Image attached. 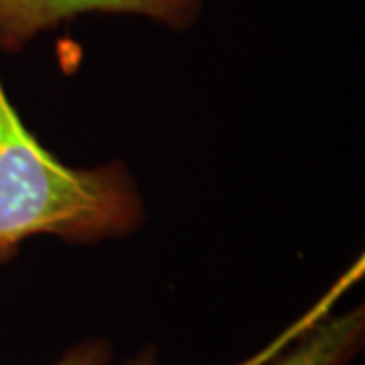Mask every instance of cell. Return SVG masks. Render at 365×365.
<instances>
[{"label": "cell", "instance_id": "cell-1", "mask_svg": "<svg viewBox=\"0 0 365 365\" xmlns=\"http://www.w3.org/2000/svg\"><path fill=\"white\" fill-rule=\"evenodd\" d=\"M140 193L124 165L71 169L26 130L0 79V264L33 235L100 242L134 232Z\"/></svg>", "mask_w": 365, "mask_h": 365}, {"label": "cell", "instance_id": "cell-2", "mask_svg": "<svg viewBox=\"0 0 365 365\" xmlns=\"http://www.w3.org/2000/svg\"><path fill=\"white\" fill-rule=\"evenodd\" d=\"M205 0H0V49L16 53L83 14L144 16L173 31L197 23Z\"/></svg>", "mask_w": 365, "mask_h": 365}, {"label": "cell", "instance_id": "cell-3", "mask_svg": "<svg viewBox=\"0 0 365 365\" xmlns=\"http://www.w3.org/2000/svg\"><path fill=\"white\" fill-rule=\"evenodd\" d=\"M365 343L364 304L311 327L302 339L274 365H347Z\"/></svg>", "mask_w": 365, "mask_h": 365}, {"label": "cell", "instance_id": "cell-4", "mask_svg": "<svg viewBox=\"0 0 365 365\" xmlns=\"http://www.w3.org/2000/svg\"><path fill=\"white\" fill-rule=\"evenodd\" d=\"M114 357L112 343L104 337H91L69 347L55 365H110Z\"/></svg>", "mask_w": 365, "mask_h": 365}, {"label": "cell", "instance_id": "cell-5", "mask_svg": "<svg viewBox=\"0 0 365 365\" xmlns=\"http://www.w3.org/2000/svg\"><path fill=\"white\" fill-rule=\"evenodd\" d=\"M158 351L153 345H146L140 351H136L132 357H128L122 365H158Z\"/></svg>", "mask_w": 365, "mask_h": 365}]
</instances>
